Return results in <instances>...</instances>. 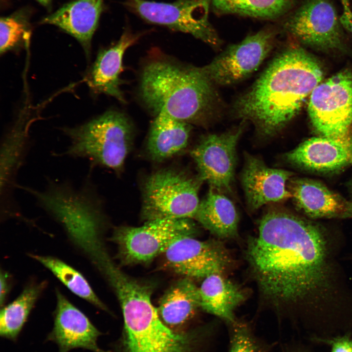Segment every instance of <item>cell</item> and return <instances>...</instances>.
<instances>
[{
    "mask_svg": "<svg viewBox=\"0 0 352 352\" xmlns=\"http://www.w3.org/2000/svg\"><path fill=\"white\" fill-rule=\"evenodd\" d=\"M330 246L316 223L277 209L264 215L248 242L246 258L262 295L277 308L301 310L309 318V330L340 318Z\"/></svg>",
    "mask_w": 352,
    "mask_h": 352,
    "instance_id": "obj_1",
    "label": "cell"
},
{
    "mask_svg": "<svg viewBox=\"0 0 352 352\" xmlns=\"http://www.w3.org/2000/svg\"><path fill=\"white\" fill-rule=\"evenodd\" d=\"M320 64L299 45L278 54L233 105L237 117L248 120L263 137L278 134L299 112L320 83Z\"/></svg>",
    "mask_w": 352,
    "mask_h": 352,
    "instance_id": "obj_2",
    "label": "cell"
},
{
    "mask_svg": "<svg viewBox=\"0 0 352 352\" xmlns=\"http://www.w3.org/2000/svg\"><path fill=\"white\" fill-rule=\"evenodd\" d=\"M215 86L201 67L160 56L144 67L140 94L155 115L163 112L188 124H202L218 113L220 100Z\"/></svg>",
    "mask_w": 352,
    "mask_h": 352,
    "instance_id": "obj_3",
    "label": "cell"
},
{
    "mask_svg": "<svg viewBox=\"0 0 352 352\" xmlns=\"http://www.w3.org/2000/svg\"><path fill=\"white\" fill-rule=\"evenodd\" d=\"M29 193L40 207L64 227L70 239L97 266L107 252L100 237L101 216L90 183L79 189L50 181L39 191L18 186Z\"/></svg>",
    "mask_w": 352,
    "mask_h": 352,
    "instance_id": "obj_4",
    "label": "cell"
},
{
    "mask_svg": "<svg viewBox=\"0 0 352 352\" xmlns=\"http://www.w3.org/2000/svg\"><path fill=\"white\" fill-rule=\"evenodd\" d=\"M63 131L70 142L65 154L114 170L123 165L133 137L129 119L116 110H109L83 125Z\"/></svg>",
    "mask_w": 352,
    "mask_h": 352,
    "instance_id": "obj_5",
    "label": "cell"
},
{
    "mask_svg": "<svg viewBox=\"0 0 352 352\" xmlns=\"http://www.w3.org/2000/svg\"><path fill=\"white\" fill-rule=\"evenodd\" d=\"M151 297L146 291L136 290L121 300L126 352H192L189 336L163 323Z\"/></svg>",
    "mask_w": 352,
    "mask_h": 352,
    "instance_id": "obj_6",
    "label": "cell"
},
{
    "mask_svg": "<svg viewBox=\"0 0 352 352\" xmlns=\"http://www.w3.org/2000/svg\"><path fill=\"white\" fill-rule=\"evenodd\" d=\"M203 181L183 172L162 170L146 180L141 215L146 221L194 218L200 201L198 193Z\"/></svg>",
    "mask_w": 352,
    "mask_h": 352,
    "instance_id": "obj_7",
    "label": "cell"
},
{
    "mask_svg": "<svg viewBox=\"0 0 352 352\" xmlns=\"http://www.w3.org/2000/svg\"><path fill=\"white\" fill-rule=\"evenodd\" d=\"M279 23L281 29L301 44L352 56L332 0H302Z\"/></svg>",
    "mask_w": 352,
    "mask_h": 352,
    "instance_id": "obj_8",
    "label": "cell"
},
{
    "mask_svg": "<svg viewBox=\"0 0 352 352\" xmlns=\"http://www.w3.org/2000/svg\"><path fill=\"white\" fill-rule=\"evenodd\" d=\"M125 4L148 22L189 34L215 48L222 44L209 21L208 0H177L171 3L125 0Z\"/></svg>",
    "mask_w": 352,
    "mask_h": 352,
    "instance_id": "obj_9",
    "label": "cell"
},
{
    "mask_svg": "<svg viewBox=\"0 0 352 352\" xmlns=\"http://www.w3.org/2000/svg\"><path fill=\"white\" fill-rule=\"evenodd\" d=\"M197 232L190 219L147 221L139 227H121L112 239L117 244L120 259L125 264L148 262L163 254L176 240L194 236Z\"/></svg>",
    "mask_w": 352,
    "mask_h": 352,
    "instance_id": "obj_10",
    "label": "cell"
},
{
    "mask_svg": "<svg viewBox=\"0 0 352 352\" xmlns=\"http://www.w3.org/2000/svg\"><path fill=\"white\" fill-rule=\"evenodd\" d=\"M311 123L322 136L344 135L352 126V72L344 69L320 83L309 95Z\"/></svg>",
    "mask_w": 352,
    "mask_h": 352,
    "instance_id": "obj_11",
    "label": "cell"
},
{
    "mask_svg": "<svg viewBox=\"0 0 352 352\" xmlns=\"http://www.w3.org/2000/svg\"><path fill=\"white\" fill-rule=\"evenodd\" d=\"M268 26L228 46L201 68L215 86L238 83L256 71L273 49L279 31Z\"/></svg>",
    "mask_w": 352,
    "mask_h": 352,
    "instance_id": "obj_12",
    "label": "cell"
},
{
    "mask_svg": "<svg viewBox=\"0 0 352 352\" xmlns=\"http://www.w3.org/2000/svg\"><path fill=\"white\" fill-rule=\"evenodd\" d=\"M163 254L169 269L191 279L223 274L231 264L230 254L220 242L201 241L192 236L176 240Z\"/></svg>",
    "mask_w": 352,
    "mask_h": 352,
    "instance_id": "obj_13",
    "label": "cell"
},
{
    "mask_svg": "<svg viewBox=\"0 0 352 352\" xmlns=\"http://www.w3.org/2000/svg\"><path fill=\"white\" fill-rule=\"evenodd\" d=\"M243 131L240 127L221 134L203 136L191 152L198 176L220 192H231L236 162V146Z\"/></svg>",
    "mask_w": 352,
    "mask_h": 352,
    "instance_id": "obj_14",
    "label": "cell"
},
{
    "mask_svg": "<svg viewBox=\"0 0 352 352\" xmlns=\"http://www.w3.org/2000/svg\"><path fill=\"white\" fill-rule=\"evenodd\" d=\"M284 157L291 164L308 171L322 173L339 171L352 164V126L341 136L308 139Z\"/></svg>",
    "mask_w": 352,
    "mask_h": 352,
    "instance_id": "obj_15",
    "label": "cell"
},
{
    "mask_svg": "<svg viewBox=\"0 0 352 352\" xmlns=\"http://www.w3.org/2000/svg\"><path fill=\"white\" fill-rule=\"evenodd\" d=\"M56 293L53 327L45 340L56 344L58 352H69L79 348L92 352H106L97 343L102 333L60 291L57 290Z\"/></svg>",
    "mask_w": 352,
    "mask_h": 352,
    "instance_id": "obj_16",
    "label": "cell"
},
{
    "mask_svg": "<svg viewBox=\"0 0 352 352\" xmlns=\"http://www.w3.org/2000/svg\"><path fill=\"white\" fill-rule=\"evenodd\" d=\"M241 180L248 207L259 209L267 203L291 197L286 183L290 172L267 167L258 157L246 153Z\"/></svg>",
    "mask_w": 352,
    "mask_h": 352,
    "instance_id": "obj_17",
    "label": "cell"
},
{
    "mask_svg": "<svg viewBox=\"0 0 352 352\" xmlns=\"http://www.w3.org/2000/svg\"><path fill=\"white\" fill-rule=\"evenodd\" d=\"M289 192L298 208L310 218L352 219V202L319 181L294 179Z\"/></svg>",
    "mask_w": 352,
    "mask_h": 352,
    "instance_id": "obj_18",
    "label": "cell"
},
{
    "mask_svg": "<svg viewBox=\"0 0 352 352\" xmlns=\"http://www.w3.org/2000/svg\"><path fill=\"white\" fill-rule=\"evenodd\" d=\"M140 35L126 31L115 44L99 53L86 78L94 93H104L115 98L121 103L126 102L120 88L123 56L126 50L137 42Z\"/></svg>",
    "mask_w": 352,
    "mask_h": 352,
    "instance_id": "obj_19",
    "label": "cell"
},
{
    "mask_svg": "<svg viewBox=\"0 0 352 352\" xmlns=\"http://www.w3.org/2000/svg\"><path fill=\"white\" fill-rule=\"evenodd\" d=\"M104 0H74L43 20L77 39L88 55L91 41L103 9Z\"/></svg>",
    "mask_w": 352,
    "mask_h": 352,
    "instance_id": "obj_20",
    "label": "cell"
},
{
    "mask_svg": "<svg viewBox=\"0 0 352 352\" xmlns=\"http://www.w3.org/2000/svg\"><path fill=\"white\" fill-rule=\"evenodd\" d=\"M200 308L232 325L237 321L235 309L246 298L244 291L223 274H211L199 287Z\"/></svg>",
    "mask_w": 352,
    "mask_h": 352,
    "instance_id": "obj_21",
    "label": "cell"
},
{
    "mask_svg": "<svg viewBox=\"0 0 352 352\" xmlns=\"http://www.w3.org/2000/svg\"><path fill=\"white\" fill-rule=\"evenodd\" d=\"M194 219L219 239H232L238 235L239 219L235 206L213 189L200 201Z\"/></svg>",
    "mask_w": 352,
    "mask_h": 352,
    "instance_id": "obj_22",
    "label": "cell"
},
{
    "mask_svg": "<svg viewBox=\"0 0 352 352\" xmlns=\"http://www.w3.org/2000/svg\"><path fill=\"white\" fill-rule=\"evenodd\" d=\"M190 128L188 123L160 112L151 126L147 149L153 159L161 161L176 154L187 145Z\"/></svg>",
    "mask_w": 352,
    "mask_h": 352,
    "instance_id": "obj_23",
    "label": "cell"
},
{
    "mask_svg": "<svg viewBox=\"0 0 352 352\" xmlns=\"http://www.w3.org/2000/svg\"><path fill=\"white\" fill-rule=\"evenodd\" d=\"M200 308L199 287L186 278L174 284L163 294L157 311L163 323L172 329L184 324Z\"/></svg>",
    "mask_w": 352,
    "mask_h": 352,
    "instance_id": "obj_24",
    "label": "cell"
},
{
    "mask_svg": "<svg viewBox=\"0 0 352 352\" xmlns=\"http://www.w3.org/2000/svg\"><path fill=\"white\" fill-rule=\"evenodd\" d=\"M302 0H208L219 15H236L280 22Z\"/></svg>",
    "mask_w": 352,
    "mask_h": 352,
    "instance_id": "obj_25",
    "label": "cell"
},
{
    "mask_svg": "<svg viewBox=\"0 0 352 352\" xmlns=\"http://www.w3.org/2000/svg\"><path fill=\"white\" fill-rule=\"evenodd\" d=\"M22 116L3 139L0 151V193L10 192L15 176L22 164L27 147L29 126L33 120Z\"/></svg>",
    "mask_w": 352,
    "mask_h": 352,
    "instance_id": "obj_26",
    "label": "cell"
},
{
    "mask_svg": "<svg viewBox=\"0 0 352 352\" xmlns=\"http://www.w3.org/2000/svg\"><path fill=\"white\" fill-rule=\"evenodd\" d=\"M45 283L26 286L12 303L1 309L0 335L16 341L37 300L45 286Z\"/></svg>",
    "mask_w": 352,
    "mask_h": 352,
    "instance_id": "obj_27",
    "label": "cell"
},
{
    "mask_svg": "<svg viewBox=\"0 0 352 352\" xmlns=\"http://www.w3.org/2000/svg\"><path fill=\"white\" fill-rule=\"evenodd\" d=\"M31 257L49 270L73 293L101 309L108 310L79 271L52 256L31 255Z\"/></svg>",
    "mask_w": 352,
    "mask_h": 352,
    "instance_id": "obj_28",
    "label": "cell"
},
{
    "mask_svg": "<svg viewBox=\"0 0 352 352\" xmlns=\"http://www.w3.org/2000/svg\"><path fill=\"white\" fill-rule=\"evenodd\" d=\"M29 31L27 24L16 16L2 17L0 20V54L15 48L23 41L28 39Z\"/></svg>",
    "mask_w": 352,
    "mask_h": 352,
    "instance_id": "obj_29",
    "label": "cell"
},
{
    "mask_svg": "<svg viewBox=\"0 0 352 352\" xmlns=\"http://www.w3.org/2000/svg\"><path fill=\"white\" fill-rule=\"evenodd\" d=\"M231 326L229 352H257L255 342L246 326L237 322Z\"/></svg>",
    "mask_w": 352,
    "mask_h": 352,
    "instance_id": "obj_30",
    "label": "cell"
},
{
    "mask_svg": "<svg viewBox=\"0 0 352 352\" xmlns=\"http://www.w3.org/2000/svg\"><path fill=\"white\" fill-rule=\"evenodd\" d=\"M312 341L328 344L330 347V352H352V336L350 332L328 338H316Z\"/></svg>",
    "mask_w": 352,
    "mask_h": 352,
    "instance_id": "obj_31",
    "label": "cell"
},
{
    "mask_svg": "<svg viewBox=\"0 0 352 352\" xmlns=\"http://www.w3.org/2000/svg\"><path fill=\"white\" fill-rule=\"evenodd\" d=\"M0 302L1 306L4 303L9 290V285L8 281V274L1 270L0 277Z\"/></svg>",
    "mask_w": 352,
    "mask_h": 352,
    "instance_id": "obj_32",
    "label": "cell"
},
{
    "mask_svg": "<svg viewBox=\"0 0 352 352\" xmlns=\"http://www.w3.org/2000/svg\"><path fill=\"white\" fill-rule=\"evenodd\" d=\"M344 28L350 32L352 35V15L348 22L344 25Z\"/></svg>",
    "mask_w": 352,
    "mask_h": 352,
    "instance_id": "obj_33",
    "label": "cell"
},
{
    "mask_svg": "<svg viewBox=\"0 0 352 352\" xmlns=\"http://www.w3.org/2000/svg\"><path fill=\"white\" fill-rule=\"evenodd\" d=\"M43 5L46 6L49 4L51 0H36Z\"/></svg>",
    "mask_w": 352,
    "mask_h": 352,
    "instance_id": "obj_34",
    "label": "cell"
},
{
    "mask_svg": "<svg viewBox=\"0 0 352 352\" xmlns=\"http://www.w3.org/2000/svg\"><path fill=\"white\" fill-rule=\"evenodd\" d=\"M307 352L302 351H295V352Z\"/></svg>",
    "mask_w": 352,
    "mask_h": 352,
    "instance_id": "obj_35",
    "label": "cell"
},
{
    "mask_svg": "<svg viewBox=\"0 0 352 352\" xmlns=\"http://www.w3.org/2000/svg\"><path fill=\"white\" fill-rule=\"evenodd\" d=\"M352 8V9H351V10H352V8Z\"/></svg>",
    "mask_w": 352,
    "mask_h": 352,
    "instance_id": "obj_36",
    "label": "cell"
},
{
    "mask_svg": "<svg viewBox=\"0 0 352 352\" xmlns=\"http://www.w3.org/2000/svg\"></svg>",
    "mask_w": 352,
    "mask_h": 352,
    "instance_id": "obj_37",
    "label": "cell"
}]
</instances>
